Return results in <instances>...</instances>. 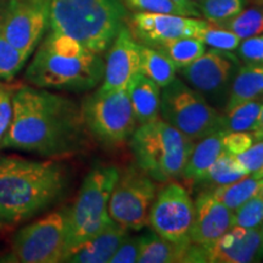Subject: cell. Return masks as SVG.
Listing matches in <instances>:
<instances>
[{"mask_svg":"<svg viewBox=\"0 0 263 263\" xmlns=\"http://www.w3.org/2000/svg\"><path fill=\"white\" fill-rule=\"evenodd\" d=\"M11 126L0 149L22 150L48 159L73 156L89 145L81 107L73 100L37 87L12 95Z\"/></svg>","mask_w":263,"mask_h":263,"instance_id":"6da1fadb","label":"cell"},{"mask_svg":"<svg viewBox=\"0 0 263 263\" xmlns=\"http://www.w3.org/2000/svg\"><path fill=\"white\" fill-rule=\"evenodd\" d=\"M67 176L55 161L0 156V227L31 219L57 203Z\"/></svg>","mask_w":263,"mask_h":263,"instance_id":"7a4b0ae2","label":"cell"},{"mask_svg":"<svg viewBox=\"0 0 263 263\" xmlns=\"http://www.w3.org/2000/svg\"><path fill=\"white\" fill-rule=\"evenodd\" d=\"M105 62L76 39L50 32L35 51L25 78L43 89L88 91L103 82Z\"/></svg>","mask_w":263,"mask_h":263,"instance_id":"3957f363","label":"cell"},{"mask_svg":"<svg viewBox=\"0 0 263 263\" xmlns=\"http://www.w3.org/2000/svg\"><path fill=\"white\" fill-rule=\"evenodd\" d=\"M126 20L122 0H50L51 31L76 39L97 54L110 48Z\"/></svg>","mask_w":263,"mask_h":263,"instance_id":"277c9868","label":"cell"},{"mask_svg":"<svg viewBox=\"0 0 263 263\" xmlns=\"http://www.w3.org/2000/svg\"><path fill=\"white\" fill-rule=\"evenodd\" d=\"M129 146L138 167L157 182H171L182 177L194 140L159 117L140 124L129 138Z\"/></svg>","mask_w":263,"mask_h":263,"instance_id":"5b68a950","label":"cell"},{"mask_svg":"<svg viewBox=\"0 0 263 263\" xmlns=\"http://www.w3.org/2000/svg\"><path fill=\"white\" fill-rule=\"evenodd\" d=\"M118 176L120 171L117 167L103 164L95 166L85 176L77 199L68 209L64 258L112 221L108 215V200Z\"/></svg>","mask_w":263,"mask_h":263,"instance_id":"8992f818","label":"cell"},{"mask_svg":"<svg viewBox=\"0 0 263 263\" xmlns=\"http://www.w3.org/2000/svg\"><path fill=\"white\" fill-rule=\"evenodd\" d=\"M81 110L89 134L104 146L121 145L137 128L126 88L114 90L99 88L84 99Z\"/></svg>","mask_w":263,"mask_h":263,"instance_id":"52a82bcc","label":"cell"},{"mask_svg":"<svg viewBox=\"0 0 263 263\" xmlns=\"http://www.w3.org/2000/svg\"><path fill=\"white\" fill-rule=\"evenodd\" d=\"M160 115L163 121L194 141L222 130V114L203 95L177 78L162 88Z\"/></svg>","mask_w":263,"mask_h":263,"instance_id":"ba28073f","label":"cell"},{"mask_svg":"<svg viewBox=\"0 0 263 263\" xmlns=\"http://www.w3.org/2000/svg\"><path fill=\"white\" fill-rule=\"evenodd\" d=\"M68 209L48 213L16 233L11 251L2 261L20 263L62 262L67 238Z\"/></svg>","mask_w":263,"mask_h":263,"instance_id":"9c48e42d","label":"cell"},{"mask_svg":"<svg viewBox=\"0 0 263 263\" xmlns=\"http://www.w3.org/2000/svg\"><path fill=\"white\" fill-rule=\"evenodd\" d=\"M157 193L154 179L140 167L130 166L121 172L110 200L111 219L127 230H141L149 226L150 210Z\"/></svg>","mask_w":263,"mask_h":263,"instance_id":"30bf717a","label":"cell"},{"mask_svg":"<svg viewBox=\"0 0 263 263\" xmlns=\"http://www.w3.org/2000/svg\"><path fill=\"white\" fill-rule=\"evenodd\" d=\"M238 70L239 59L232 51L212 48L193 64L180 68V76L210 104L226 107Z\"/></svg>","mask_w":263,"mask_h":263,"instance_id":"8fae6325","label":"cell"},{"mask_svg":"<svg viewBox=\"0 0 263 263\" xmlns=\"http://www.w3.org/2000/svg\"><path fill=\"white\" fill-rule=\"evenodd\" d=\"M194 201L182 184L166 182L157 190L150 210L149 224L161 238L173 242L190 241Z\"/></svg>","mask_w":263,"mask_h":263,"instance_id":"7c38bea8","label":"cell"},{"mask_svg":"<svg viewBox=\"0 0 263 263\" xmlns=\"http://www.w3.org/2000/svg\"><path fill=\"white\" fill-rule=\"evenodd\" d=\"M50 0H9L2 17L0 31L27 57H31L49 27Z\"/></svg>","mask_w":263,"mask_h":263,"instance_id":"4fadbf2b","label":"cell"},{"mask_svg":"<svg viewBox=\"0 0 263 263\" xmlns=\"http://www.w3.org/2000/svg\"><path fill=\"white\" fill-rule=\"evenodd\" d=\"M263 257L261 227H233L209 244L190 246L188 263H251Z\"/></svg>","mask_w":263,"mask_h":263,"instance_id":"5bb4252c","label":"cell"},{"mask_svg":"<svg viewBox=\"0 0 263 263\" xmlns=\"http://www.w3.org/2000/svg\"><path fill=\"white\" fill-rule=\"evenodd\" d=\"M210 26L209 21L196 17L155 12H134L128 28L139 44L155 48L179 38H199Z\"/></svg>","mask_w":263,"mask_h":263,"instance_id":"9a60e30c","label":"cell"},{"mask_svg":"<svg viewBox=\"0 0 263 263\" xmlns=\"http://www.w3.org/2000/svg\"><path fill=\"white\" fill-rule=\"evenodd\" d=\"M139 64L140 44L132 35L129 28L123 26L110 45L100 89L126 88L130 78L139 72Z\"/></svg>","mask_w":263,"mask_h":263,"instance_id":"2e32d148","label":"cell"},{"mask_svg":"<svg viewBox=\"0 0 263 263\" xmlns=\"http://www.w3.org/2000/svg\"><path fill=\"white\" fill-rule=\"evenodd\" d=\"M194 221L190 229L193 244H209L233 228L234 212L213 197L211 192L200 193L194 202Z\"/></svg>","mask_w":263,"mask_h":263,"instance_id":"e0dca14e","label":"cell"},{"mask_svg":"<svg viewBox=\"0 0 263 263\" xmlns=\"http://www.w3.org/2000/svg\"><path fill=\"white\" fill-rule=\"evenodd\" d=\"M128 235V230L116 222L105 227L100 233L76 248L64 258L72 263H106L110 262L121 242Z\"/></svg>","mask_w":263,"mask_h":263,"instance_id":"ac0fdd59","label":"cell"},{"mask_svg":"<svg viewBox=\"0 0 263 263\" xmlns=\"http://www.w3.org/2000/svg\"><path fill=\"white\" fill-rule=\"evenodd\" d=\"M137 123L145 124L160 117L161 88L146 76L137 72L126 87Z\"/></svg>","mask_w":263,"mask_h":263,"instance_id":"d6986e66","label":"cell"},{"mask_svg":"<svg viewBox=\"0 0 263 263\" xmlns=\"http://www.w3.org/2000/svg\"><path fill=\"white\" fill-rule=\"evenodd\" d=\"M226 133L224 130L213 132L200 139L197 144H194L192 154L182 173V177L186 182L199 183L206 176L215 161L226 153L223 146V137Z\"/></svg>","mask_w":263,"mask_h":263,"instance_id":"ffe728a7","label":"cell"},{"mask_svg":"<svg viewBox=\"0 0 263 263\" xmlns=\"http://www.w3.org/2000/svg\"><path fill=\"white\" fill-rule=\"evenodd\" d=\"M192 242H173L161 238L155 232L139 236V263H182L186 262Z\"/></svg>","mask_w":263,"mask_h":263,"instance_id":"44dd1931","label":"cell"},{"mask_svg":"<svg viewBox=\"0 0 263 263\" xmlns=\"http://www.w3.org/2000/svg\"><path fill=\"white\" fill-rule=\"evenodd\" d=\"M263 97V64H246L239 67L230 88L226 111Z\"/></svg>","mask_w":263,"mask_h":263,"instance_id":"7402d4cb","label":"cell"},{"mask_svg":"<svg viewBox=\"0 0 263 263\" xmlns=\"http://www.w3.org/2000/svg\"><path fill=\"white\" fill-rule=\"evenodd\" d=\"M263 104V97L246 101L232 110L222 114L221 129L228 132H256L261 130L259 115Z\"/></svg>","mask_w":263,"mask_h":263,"instance_id":"603a6c76","label":"cell"},{"mask_svg":"<svg viewBox=\"0 0 263 263\" xmlns=\"http://www.w3.org/2000/svg\"><path fill=\"white\" fill-rule=\"evenodd\" d=\"M139 72L155 82L160 88H163L176 78L177 67L155 48L140 44Z\"/></svg>","mask_w":263,"mask_h":263,"instance_id":"cb8c5ba5","label":"cell"},{"mask_svg":"<svg viewBox=\"0 0 263 263\" xmlns=\"http://www.w3.org/2000/svg\"><path fill=\"white\" fill-rule=\"evenodd\" d=\"M248 176L249 173L235 159V156L223 153L199 183L202 184L205 190H212L217 186L234 183Z\"/></svg>","mask_w":263,"mask_h":263,"instance_id":"d4e9b609","label":"cell"},{"mask_svg":"<svg viewBox=\"0 0 263 263\" xmlns=\"http://www.w3.org/2000/svg\"><path fill=\"white\" fill-rule=\"evenodd\" d=\"M258 188L259 180L252 176H248L234 183L217 186L209 192H211L213 197H216L218 201H221L223 205L234 212L242 203L248 201L250 197L256 195Z\"/></svg>","mask_w":263,"mask_h":263,"instance_id":"484cf974","label":"cell"},{"mask_svg":"<svg viewBox=\"0 0 263 263\" xmlns=\"http://www.w3.org/2000/svg\"><path fill=\"white\" fill-rule=\"evenodd\" d=\"M155 49L168 58L179 70L193 64L206 51L205 44L197 38L174 39L157 45Z\"/></svg>","mask_w":263,"mask_h":263,"instance_id":"4316f807","label":"cell"},{"mask_svg":"<svg viewBox=\"0 0 263 263\" xmlns=\"http://www.w3.org/2000/svg\"><path fill=\"white\" fill-rule=\"evenodd\" d=\"M215 26L233 32L241 41H244L263 33V11L256 8L242 9L238 15Z\"/></svg>","mask_w":263,"mask_h":263,"instance_id":"83f0119b","label":"cell"},{"mask_svg":"<svg viewBox=\"0 0 263 263\" xmlns=\"http://www.w3.org/2000/svg\"><path fill=\"white\" fill-rule=\"evenodd\" d=\"M27 55L10 43L0 31V81L9 82L22 70Z\"/></svg>","mask_w":263,"mask_h":263,"instance_id":"f1b7e54d","label":"cell"},{"mask_svg":"<svg viewBox=\"0 0 263 263\" xmlns=\"http://www.w3.org/2000/svg\"><path fill=\"white\" fill-rule=\"evenodd\" d=\"M244 0H202L199 5L201 15L212 25H219L244 9Z\"/></svg>","mask_w":263,"mask_h":263,"instance_id":"f546056e","label":"cell"},{"mask_svg":"<svg viewBox=\"0 0 263 263\" xmlns=\"http://www.w3.org/2000/svg\"><path fill=\"white\" fill-rule=\"evenodd\" d=\"M263 223V200L257 194L234 211L233 227L256 228Z\"/></svg>","mask_w":263,"mask_h":263,"instance_id":"4dcf8cb0","label":"cell"},{"mask_svg":"<svg viewBox=\"0 0 263 263\" xmlns=\"http://www.w3.org/2000/svg\"><path fill=\"white\" fill-rule=\"evenodd\" d=\"M197 39H200L203 44L209 45V47L213 49H219V50L227 51L236 50L239 44L241 43V39L233 32L227 31V29L212 24H210L209 27L199 35Z\"/></svg>","mask_w":263,"mask_h":263,"instance_id":"1f68e13d","label":"cell"},{"mask_svg":"<svg viewBox=\"0 0 263 263\" xmlns=\"http://www.w3.org/2000/svg\"><path fill=\"white\" fill-rule=\"evenodd\" d=\"M124 6L134 12H155V14H172L189 16L185 10L172 0H122Z\"/></svg>","mask_w":263,"mask_h":263,"instance_id":"d6a6232c","label":"cell"},{"mask_svg":"<svg viewBox=\"0 0 263 263\" xmlns=\"http://www.w3.org/2000/svg\"><path fill=\"white\" fill-rule=\"evenodd\" d=\"M254 133L257 137L255 143L244 153L235 156L249 176H255L263 168V129L256 130Z\"/></svg>","mask_w":263,"mask_h":263,"instance_id":"836d02e7","label":"cell"},{"mask_svg":"<svg viewBox=\"0 0 263 263\" xmlns=\"http://www.w3.org/2000/svg\"><path fill=\"white\" fill-rule=\"evenodd\" d=\"M256 139L257 137L254 132H228L223 137V146L226 153L236 156L248 150Z\"/></svg>","mask_w":263,"mask_h":263,"instance_id":"e575fe53","label":"cell"},{"mask_svg":"<svg viewBox=\"0 0 263 263\" xmlns=\"http://www.w3.org/2000/svg\"><path fill=\"white\" fill-rule=\"evenodd\" d=\"M238 57L245 64H263V35L241 41L238 47Z\"/></svg>","mask_w":263,"mask_h":263,"instance_id":"d590c367","label":"cell"},{"mask_svg":"<svg viewBox=\"0 0 263 263\" xmlns=\"http://www.w3.org/2000/svg\"><path fill=\"white\" fill-rule=\"evenodd\" d=\"M12 90L9 87L0 84V147L11 126L14 104H12Z\"/></svg>","mask_w":263,"mask_h":263,"instance_id":"8d00e7d4","label":"cell"},{"mask_svg":"<svg viewBox=\"0 0 263 263\" xmlns=\"http://www.w3.org/2000/svg\"><path fill=\"white\" fill-rule=\"evenodd\" d=\"M139 256V236L127 235L108 263H136Z\"/></svg>","mask_w":263,"mask_h":263,"instance_id":"74e56055","label":"cell"},{"mask_svg":"<svg viewBox=\"0 0 263 263\" xmlns=\"http://www.w3.org/2000/svg\"><path fill=\"white\" fill-rule=\"evenodd\" d=\"M172 2L185 10L190 17H200V16H201V11H200L199 6H197L193 0H172Z\"/></svg>","mask_w":263,"mask_h":263,"instance_id":"f35d334b","label":"cell"},{"mask_svg":"<svg viewBox=\"0 0 263 263\" xmlns=\"http://www.w3.org/2000/svg\"><path fill=\"white\" fill-rule=\"evenodd\" d=\"M257 195L263 200V183H261V182H259V188H258Z\"/></svg>","mask_w":263,"mask_h":263,"instance_id":"ab89813d","label":"cell"},{"mask_svg":"<svg viewBox=\"0 0 263 263\" xmlns=\"http://www.w3.org/2000/svg\"><path fill=\"white\" fill-rule=\"evenodd\" d=\"M252 177H254V178H256V179H262L263 178V168L261 170V171H259V172L258 173H256L255 174V176H252Z\"/></svg>","mask_w":263,"mask_h":263,"instance_id":"60d3db41","label":"cell"},{"mask_svg":"<svg viewBox=\"0 0 263 263\" xmlns=\"http://www.w3.org/2000/svg\"><path fill=\"white\" fill-rule=\"evenodd\" d=\"M259 123H261V128L263 129V104L261 108V115H259Z\"/></svg>","mask_w":263,"mask_h":263,"instance_id":"b9f144b4","label":"cell"},{"mask_svg":"<svg viewBox=\"0 0 263 263\" xmlns=\"http://www.w3.org/2000/svg\"><path fill=\"white\" fill-rule=\"evenodd\" d=\"M193 2L194 3H195V4L197 5V6H199L200 4H201V3H202V0H193Z\"/></svg>","mask_w":263,"mask_h":263,"instance_id":"7bdbcfd3","label":"cell"},{"mask_svg":"<svg viewBox=\"0 0 263 263\" xmlns=\"http://www.w3.org/2000/svg\"><path fill=\"white\" fill-rule=\"evenodd\" d=\"M261 234H262V241H263V223L261 224Z\"/></svg>","mask_w":263,"mask_h":263,"instance_id":"ee69618b","label":"cell"},{"mask_svg":"<svg viewBox=\"0 0 263 263\" xmlns=\"http://www.w3.org/2000/svg\"><path fill=\"white\" fill-rule=\"evenodd\" d=\"M254 2L258 3V4H263V0H254Z\"/></svg>","mask_w":263,"mask_h":263,"instance_id":"f6af8a7d","label":"cell"},{"mask_svg":"<svg viewBox=\"0 0 263 263\" xmlns=\"http://www.w3.org/2000/svg\"><path fill=\"white\" fill-rule=\"evenodd\" d=\"M259 182H261V183H263V178H262V179H259Z\"/></svg>","mask_w":263,"mask_h":263,"instance_id":"bcb514c9","label":"cell"}]
</instances>
